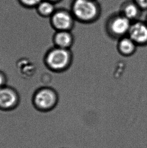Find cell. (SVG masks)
Wrapping results in <instances>:
<instances>
[{
    "mask_svg": "<svg viewBox=\"0 0 147 148\" xmlns=\"http://www.w3.org/2000/svg\"><path fill=\"white\" fill-rule=\"evenodd\" d=\"M74 54L72 49L55 47L46 56L48 67L56 72L69 71L73 64Z\"/></svg>",
    "mask_w": 147,
    "mask_h": 148,
    "instance_id": "1",
    "label": "cell"
},
{
    "mask_svg": "<svg viewBox=\"0 0 147 148\" xmlns=\"http://www.w3.org/2000/svg\"><path fill=\"white\" fill-rule=\"evenodd\" d=\"M34 103L42 111H48L54 108L58 103L57 94L52 88H44L38 90L34 97Z\"/></svg>",
    "mask_w": 147,
    "mask_h": 148,
    "instance_id": "2",
    "label": "cell"
},
{
    "mask_svg": "<svg viewBox=\"0 0 147 148\" xmlns=\"http://www.w3.org/2000/svg\"><path fill=\"white\" fill-rule=\"evenodd\" d=\"M73 11L78 18L83 20H91L97 13L95 5L88 0H76L74 5Z\"/></svg>",
    "mask_w": 147,
    "mask_h": 148,
    "instance_id": "3",
    "label": "cell"
},
{
    "mask_svg": "<svg viewBox=\"0 0 147 148\" xmlns=\"http://www.w3.org/2000/svg\"><path fill=\"white\" fill-rule=\"evenodd\" d=\"M18 101V94L13 88L6 86L0 88V108L12 109L17 105Z\"/></svg>",
    "mask_w": 147,
    "mask_h": 148,
    "instance_id": "4",
    "label": "cell"
},
{
    "mask_svg": "<svg viewBox=\"0 0 147 148\" xmlns=\"http://www.w3.org/2000/svg\"><path fill=\"white\" fill-rule=\"evenodd\" d=\"M128 36L133 40L137 46L147 45V25L141 22L131 25Z\"/></svg>",
    "mask_w": 147,
    "mask_h": 148,
    "instance_id": "5",
    "label": "cell"
},
{
    "mask_svg": "<svg viewBox=\"0 0 147 148\" xmlns=\"http://www.w3.org/2000/svg\"><path fill=\"white\" fill-rule=\"evenodd\" d=\"M131 26L128 18L118 17L113 20L110 25V33L113 38L119 39L129 33Z\"/></svg>",
    "mask_w": 147,
    "mask_h": 148,
    "instance_id": "6",
    "label": "cell"
},
{
    "mask_svg": "<svg viewBox=\"0 0 147 148\" xmlns=\"http://www.w3.org/2000/svg\"><path fill=\"white\" fill-rule=\"evenodd\" d=\"M52 25L56 31H69L72 27V18L65 12H59L52 17Z\"/></svg>",
    "mask_w": 147,
    "mask_h": 148,
    "instance_id": "7",
    "label": "cell"
},
{
    "mask_svg": "<svg viewBox=\"0 0 147 148\" xmlns=\"http://www.w3.org/2000/svg\"><path fill=\"white\" fill-rule=\"evenodd\" d=\"M54 42L56 47L72 49L75 39L73 35L69 31H57L54 36Z\"/></svg>",
    "mask_w": 147,
    "mask_h": 148,
    "instance_id": "8",
    "label": "cell"
},
{
    "mask_svg": "<svg viewBox=\"0 0 147 148\" xmlns=\"http://www.w3.org/2000/svg\"><path fill=\"white\" fill-rule=\"evenodd\" d=\"M137 45L129 36H125L118 39L117 44L118 52L122 56L129 57L135 54Z\"/></svg>",
    "mask_w": 147,
    "mask_h": 148,
    "instance_id": "9",
    "label": "cell"
},
{
    "mask_svg": "<svg viewBox=\"0 0 147 148\" xmlns=\"http://www.w3.org/2000/svg\"><path fill=\"white\" fill-rule=\"evenodd\" d=\"M39 10L42 14L48 15L54 11V6L49 2H43L40 5Z\"/></svg>",
    "mask_w": 147,
    "mask_h": 148,
    "instance_id": "10",
    "label": "cell"
},
{
    "mask_svg": "<svg viewBox=\"0 0 147 148\" xmlns=\"http://www.w3.org/2000/svg\"><path fill=\"white\" fill-rule=\"evenodd\" d=\"M125 12L126 17L128 19L135 18L137 15V8L133 5H129L125 8Z\"/></svg>",
    "mask_w": 147,
    "mask_h": 148,
    "instance_id": "11",
    "label": "cell"
},
{
    "mask_svg": "<svg viewBox=\"0 0 147 148\" xmlns=\"http://www.w3.org/2000/svg\"><path fill=\"white\" fill-rule=\"evenodd\" d=\"M41 0H22L24 4L29 6H33L38 4Z\"/></svg>",
    "mask_w": 147,
    "mask_h": 148,
    "instance_id": "12",
    "label": "cell"
},
{
    "mask_svg": "<svg viewBox=\"0 0 147 148\" xmlns=\"http://www.w3.org/2000/svg\"><path fill=\"white\" fill-rule=\"evenodd\" d=\"M6 85V78L4 74L0 72V88Z\"/></svg>",
    "mask_w": 147,
    "mask_h": 148,
    "instance_id": "13",
    "label": "cell"
},
{
    "mask_svg": "<svg viewBox=\"0 0 147 148\" xmlns=\"http://www.w3.org/2000/svg\"><path fill=\"white\" fill-rule=\"evenodd\" d=\"M138 3L142 7H147V0H137Z\"/></svg>",
    "mask_w": 147,
    "mask_h": 148,
    "instance_id": "14",
    "label": "cell"
}]
</instances>
